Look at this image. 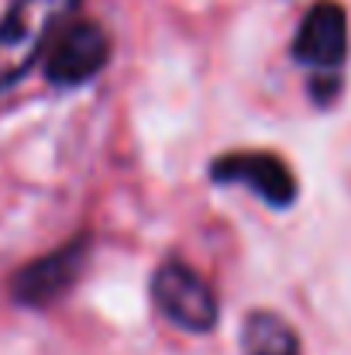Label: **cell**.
Instances as JSON below:
<instances>
[{
    "label": "cell",
    "instance_id": "obj_5",
    "mask_svg": "<svg viewBox=\"0 0 351 355\" xmlns=\"http://www.w3.org/2000/svg\"><path fill=\"white\" fill-rule=\"evenodd\" d=\"M87 248H90L87 238H76V241H69V245L48 252L45 259L28 262V266L14 276V283H10L14 300H17V304H28V307H45V304L59 300V297L80 279L83 262H87Z\"/></svg>",
    "mask_w": 351,
    "mask_h": 355
},
{
    "label": "cell",
    "instance_id": "obj_6",
    "mask_svg": "<svg viewBox=\"0 0 351 355\" xmlns=\"http://www.w3.org/2000/svg\"><path fill=\"white\" fill-rule=\"evenodd\" d=\"M293 55L317 69V73H334L345 55H348V17L345 7L334 0H321L307 10L296 38H293Z\"/></svg>",
    "mask_w": 351,
    "mask_h": 355
},
{
    "label": "cell",
    "instance_id": "obj_7",
    "mask_svg": "<svg viewBox=\"0 0 351 355\" xmlns=\"http://www.w3.org/2000/svg\"><path fill=\"white\" fill-rule=\"evenodd\" d=\"M241 345H244V355H300L296 331L279 314H269V311H255L244 318Z\"/></svg>",
    "mask_w": 351,
    "mask_h": 355
},
{
    "label": "cell",
    "instance_id": "obj_3",
    "mask_svg": "<svg viewBox=\"0 0 351 355\" xmlns=\"http://www.w3.org/2000/svg\"><path fill=\"white\" fill-rule=\"evenodd\" d=\"M111 59V38L93 21H73L66 24L55 42L48 45L45 76L55 87H80L93 80Z\"/></svg>",
    "mask_w": 351,
    "mask_h": 355
},
{
    "label": "cell",
    "instance_id": "obj_1",
    "mask_svg": "<svg viewBox=\"0 0 351 355\" xmlns=\"http://www.w3.org/2000/svg\"><path fill=\"white\" fill-rule=\"evenodd\" d=\"M80 0H14L0 21V90L14 87L48 49Z\"/></svg>",
    "mask_w": 351,
    "mask_h": 355
},
{
    "label": "cell",
    "instance_id": "obj_4",
    "mask_svg": "<svg viewBox=\"0 0 351 355\" xmlns=\"http://www.w3.org/2000/svg\"><path fill=\"white\" fill-rule=\"evenodd\" d=\"M214 183L221 187H248L272 207H289L296 200V176L293 169L272 152H231L210 166Z\"/></svg>",
    "mask_w": 351,
    "mask_h": 355
},
{
    "label": "cell",
    "instance_id": "obj_2",
    "mask_svg": "<svg viewBox=\"0 0 351 355\" xmlns=\"http://www.w3.org/2000/svg\"><path fill=\"white\" fill-rule=\"evenodd\" d=\"M152 297H155V307L186 331H210L217 324L221 307H217L214 290L193 269L179 262H162L155 269Z\"/></svg>",
    "mask_w": 351,
    "mask_h": 355
}]
</instances>
